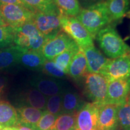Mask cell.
<instances>
[{
  "label": "cell",
  "instance_id": "obj_1",
  "mask_svg": "<svg viewBox=\"0 0 130 130\" xmlns=\"http://www.w3.org/2000/svg\"><path fill=\"white\" fill-rule=\"evenodd\" d=\"M76 18L93 39L101 29L112 23L104 1L81 9Z\"/></svg>",
  "mask_w": 130,
  "mask_h": 130
},
{
  "label": "cell",
  "instance_id": "obj_33",
  "mask_svg": "<svg viewBox=\"0 0 130 130\" xmlns=\"http://www.w3.org/2000/svg\"><path fill=\"white\" fill-rule=\"evenodd\" d=\"M9 79L7 76L0 74V98L3 96L7 89Z\"/></svg>",
  "mask_w": 130,
  "mask_h": 130
},
{
  "label": "cell",
  "instance_id": "obj_9",
  "mask_svg": "<svg viewBox=\"0 0 130 130\" xmlns=\"http://www.w3.org/2000/svg\"><path fill=\"white\" fill-rule=\"evenodd\" d=\"M75 43L71 37L61 30L56 37L45 42L41 50V53L47 60H53Z\"/></svg>",
  "mask_w": 130,
  "mask_h": 130
},
{
  "label": "cell",
  "instance_id": "obj_16",
  "mask_svg": "<svg viewBox=\"0 0 130 130\" xmlns=\"http://www.w3.org/2000/svg\"><path fill=\"white\" fill-rule=\"evenodd\" d=\"M87 73L88 71L85 54L83 48L79 47V50L71 61L68 68V74L73 79L79 80L83 78Z\"/></svg>",
  "mask_w": 130,
  "mask_h": 130
},
{
  "label": "cell",
  "instance_id": "obj_30",
  "mask_svg": "<svg viewBox=\"0 0 130 130\" xmlns=\"http://www.w3.org/2000/svg\"><path fill=\"white\" fill-rule=\"evenodd\" d=\"M41 71L50 77L56 79L63 78L67 75L61 69H60L53 60H46L42 66Z\"/></svg>",
  "mask_w": 130,
  "mask_h": 130
},
{
  "label": "cell",
  "instance_id": "obj_40",
  "mask_svg": "<svg viewBox=\"0 0 130 130\" xmlns=\"http://www.w3.org/2000/svg\"><path fill=\"white\" fill-rule=\"evenodd\" d=\"M128 55H129V56H130V52H129V53H128Z\"/></svg>",
  "mask_w": 130,
  "mask_h": 130
},
{
  "label": "cell",
  "instance_id": "obj_4",
  "mask_svg": "<svg viewBox=\"0 0 130 130\" xmlns=\"http://www.w3.org/2000/svg\"><path fill=\"white\" fill-rule=\"evenodd\" d=\"M84 78V89L86 96L92 102L99 104L107 103L108 80L103 75L89 73Z\"/></svg>",
  "mask_w": 130,
  "mask_h": 130
},
{
  "label": "cell",
  "instance_id": "obj_3",
  "mask_svg": "<svg viewBox=\"0 0 130 130\" xmlns=\"http://www.w3.org/2000/svg\"><path fill=\"white\" fill-rule=\"evenodd\" d=\"M14 28V44L24 50L41 52L46 38L32 21H29Z\"/></svg>",
  "mask_w": 130,
  "mask_h": 130
},
{
  "label": "cell",
  "instance_id": "obj_17",
  "mask_svg": "<svg viewBox=\"0 0 130 130\" xmlns=\"http://www.w3.org/2000/svg\"><path fill=\"white\" fill-rule=\"evenodd\" d=\"M18 124L35 129L43 115L42 110L29 106H23L17 110Z\"/></svg>",
  "mask_w": 130,
  "mask_h": 130
},
{
  "label": "cell",
  "instance_id": "obj_26",
  "mask_svg": "<svg viewBox=\"0 0 130 130\" xmlns=\"http://www.w3.org/2000/svg\"><path fill=\"white\" fill-rule=\"evenodd\" d=\"M59 9L64 15L76 17L81 11L80 5L78 0H53Z\"/></svg>",
  "mask_w": 130,
  "mask_h": 130
},
{
  "label": "cell",
  "instance_id": "obj_13",
  "mask_svg": "<svg viewBox=\"0 0 130 130\" xmlns=\"http://www.w3.org/2000/svg\"><path fill=\"white\" fill-rule=\"evenodd\" d=\"M30 83L45 96H52L63 93V83L54 78L36 76L31 79Z\"/></svg>",
  "mask_w": 130,
  "mask_h": 130
},
{
  "label": "cell",
  "instance_id": "obj_6",
  "mask_svg": "<svg viewBox=\"0 0 130 130\" xmlns=\"http://www.w3.org/2000/svg\"><path fill=\"white\" fill-rule=\"evenodd\" d=\"M0 14L6 23L16 28L29 21H32L35 13L23 6L0 3Z\"/></svg>",
  "mask_w": 130,
  "mask_h": 130
},
{
  "label": "cell",
  "instance_id": "obj_31",
  "mask_svg": "<svg viewBox=\"0 0 130 130\" xmlns=\"http://www.w3.org/2000/svg\"><path fill=\"white\" fill-rule=\"evenodd\" d=\"M57 116L48 111H43V115L33 130H50L56 121Z\"/></svg>",
  "mask_w": 130,
  "mask_h": 130
},
{
  "label": "cell",
  "instance_id": "obj_8",
  "mask_svg": "<svg viewBox=\"0 0 130 130\" xmlns=\"http://www.w3.org/2000/svg\"><path fill=\"white\" fill-rule=\"evenodd\" d=\"M100 105L95 102H87L77 113L75 130H100L98 126Z\"/></svg>",
  "mask_w": 130,
  "mask_h": 130
},
{
  "label": "cell",
  "instance_id": "obj_28",
  "mask_svg": "<svg viewBox=\"0 0 130 130\" xmlns=\"http://www.w3.org/2000/svg\"><path fill=\"white\" fill-rule=\"evenodd\" d=\"M14 28L10 25L0 26V49L14 45Z\"/></svg>",
  "mask_w": 130,
  "mask_h": 130
},
{
  "label": "cell",
  "instance_id": "obj_36",
  "mask_svg": "<svg viewBox=\"0 0 130 130\" xmlns=\"http://www.w3.org/2000/svg\"><path fill=\"white\" fill-rule=\"evenodd\" d=\"M6 25H9L6 23V22L4 21V19H3L2 16H1V14H0V26H6Z\"/></svg>",
  "mask_w": 130,
  "mask_h": 130
},
{
  "label": "cell",
  "instance_id": "obj_11",
  "mask_svg": "<svg viewBox=\"0 0 130 130\" xmlns=\"http://www.w3.org/2000/svg\"><path fill=\"white\" fill-rule=\"evenodd\" d=\"M130 92V78L108 81L107 103L120 105Z\"/></svg>",
  "mask_w": 130,
  "mask_h": 130
},
{
  "label": "cell",
  "instance_id": "obj_20",
  "mask_svg": "<svg viewBox=\"0 0 130 130\" xmlns=\"http://www.w3.org/2000/svg\"><path fill=\"white\" fill-rule=\"evenodd\" d=\"M104 2L112 22L124 17L130 6V0H105Z\"/></svg>",
  "mask_w": 130,
  "mask_h": 130
},
{
  "label": "cell",
  "instance_id": "obj_22",
  "mask_svg": "<svg viewBox=\"0 0 130 130\" xmlns=\"http://www.w3.org/2000/svg\"><path fill=\"white\" fill-rule=\"evenodd\" d=\"M18 125V113L9 102L0 101V125L3 128L14 127Z\"/></svg>",
  "mask_w": 130,
  "mask_h": 130
},
{
  "label": "cell",
  "instance_id": "obj_2",
  "mask_svg": "<svg viewBox=\"0 0 130 130\" xmlns=\"http://www.w3.org/2000/svg\"><path fill=\"white\" fill-rule=\"evenodd\" d=\"M95 39L102 51L111 59L125 56L130 52V47L111 24L101 29Z\"/></svg>",
  "mask_w": 130,
  "mask_h": 130
},
{
  "label": "cell",
  "instance_id": "obj_27",
  "mask_svg": "<svg viewBox=\"0 0 130 130\" xmlns=\"http://www.w3.org/2000/svg\"><path fill=\"white\" fill-rule=\"evenodd\" d=\"M26 4L36 10L46 13L60 14L53 0H23Z\"/></svg>",
  "mask_w": 130,
  "mask_h": 130
},
{
  "label": "cell",
  "instance_id": "obj_38",
  "mask_svg": "<svg viewBox=\"0 0 130 130\" xmlns=\"http://www.w3.org/2000/svg\"><path fill=\"white\" fill-rule=\"evenodd\" d=\"M127 16H128L129 18H130V12L128 13H127Z\"/></svg>",
  "mask_w": 130,
  "mask_h": 130
},
{
  "label": "cell",
  "instance_id": "obj_25",
  "mask_svg": "<svg viewBox=\"0 0 130 130\" xmlns=\"http://www.w3.org/2000/svg\"><path fill=\"white\" fill-rule=\"evenodd\" d=\"M77 113L60 114L50 130H75Z\"/></svg>",
  "mask_w": 130,
  "mask_h": 130
},
{
  "label": "cell",
  "instance_id": "obj_34",
  "mask_svg": "<svg viewBox=\"0 0 130 130\" xmlns=\"http://www.w3.org/2000/svg\"><path fill=\"white\" fill-rule=\"evenodd\" d=\"M81 1L83 2V4H84V6L87 7L89 6L96 4V3L102 2L103 1V0H81Z\"/></svg>",
  "mask_w": 130,
  "mask_h": 130
},
{
  "label": "cell",
  "instance_id": "obj_15",
  "mask_svg": "<svg viewBox=\"0 0 130 130\" xmlns=\"http://www.w3.org/2000/svg\"><path fill=\"white\" fill-rule=\"evenodd\" d=\"M46 59L41 52L21 48L19 55L18 64L32 71H41Z\"/></svg>",
  "mask_w": 130,
  "mask_h": 130
},
{
  "label": "cell",
  "instance_id": "obj_23",
  "mask_svg": "<svg viewBox=\"0 0 130 130\" xmlns=\"http://www.w3.org/2000/svg\"><path fill=\"white\" fill-rule=\"evenodd\" d=\"M79 46L77 43H74L63 53L57 56L53 61L60 69L63 71L66 74H68V68L71 61L79 50Z\"/></svg>",
  "mask_w": 130,
  "mask_h": 130
},
{
  "label": "cell",
  "instance_id": "obj_5",
  "mask_svg": "<svg viewBox=\"0 0 130 130\" xmlns=\"http://www.w3.org/2000/svg\"><path fill=\"white\" fill-rule=\"evenodd\" d=\"M61 30L67 34L81 48L93 45V38L76 17L62 13L59 16Z\"/></svg>",
  "mask_w": 130,
  "mask_h": 130
},
{
  "label": "cell",
  "instance_id": "obj_12",
  "mask_svg": "<svg viewBox=\"0 0 130 130\" xmlns=\"http://www.w3.org/2000/svg\"><path fill=\"white\" fill-rule=\"evenodd\" d=\"M89 73L102 74L111 58H107L94 45L83 48Z\"/></svg>",
  "mask_w": 130,
  "mask_h": 130
},
{
  "label": "cell",
  "instance_id": "obj_35",
  "mask_svg": "<svg viewBox=\"0 0 130 130\" xmlns=\"http://www.w3.org/2000/svg\"><path fill=\"white\" fill-rule=\"evenodd\" d=\"M16 128V130H33L31 128L27 127V126H24V125H17L16 126H14Z\"/></svg>",
  "mask_w": 130,
  "mask_h": 130
},
{
  "label": "cell",
  "instance_id": "obj_21",
  "mask_svg": "<svg viewBox=\"0 0 130 130\" xmlns=\"http://www.w3.org/2000/svg\"><path fill=\"white\" fill-rule=\"evenodd\" d=\"M62 96L61 113H77L85 104L78 94L74 91H63Z\"/></svg>",
  "mask_w": 130,
  "mask_h": 130
},
{
  "label": "cell",
  "instance_id": "obj_7",
  "mask_svg": "<svg viewBox=\"0 0 130 130\" xmlns=\"http://www.w3.org/2000/svg\"><path fill=\"white\" fill-rule=\"evenodd\" d=\"M59 16L60 14L46 13L37 11L35 13L32 22L46 39L50 40L61 31Z\"/></svg>",
  "mask_w": 130,
  "mask_h": 130
},
{
  "label": "cell",
  "instance_id": "obj_19",
  "mask_svg": "<svg viewBox=\"0 0 130 130\" xmlns=\"http://www.w3.org/2000/svg\"><path fill=\"white\" fill-rule=\"evenodd\" d=\"M21 48L13 45L0 49V71H5L18 64Z\"/></svg>",
  "mask_w": 130,
  "mask_h": 130
},
{
  "label": "cell",
  "instance_id": "obj_37",
  "mask_svg": "<svg viewBox=\"0 0 130 130\" xmlns=\"http://www.w3.org/2000/svg\"><path fill=\"white\" fill-rule=\"evenodd\" d=\"M3 130H16V128L14 127H6V128H3Z\"/></svg>",
  "mask_w": 130,
  "mask_h": 130
},
{
  "label": "cell",
  "instance_id": "obj_18",
  "mask_svg": "<svg viewBox=\"0 0 130 130\" xmlns=\"http://www.w3.org/2000/svg\"><path fill=\"white\" fill-rule=\"evenodd\" d=\"M20 100L25 104V106L33 107L40 110H46L47 98L36 89H29L22 92L21 95Z\"/></svg>",
  "mask_w": 130,
  "mask_h": 130
},
{
  "label": "cell",
  "instance_id": "obj_14",
  "mask_svg": "<svg viewBox=\"0 0 130 130\" xmlns=\"http://www.w3.org/2000/svg\"><path fill=\"white\" fill-rule=\"evenodd\" d=\"M119 105L105 103L100 105L98 126L100 130H115L118 127L117 111Z\"/></svg>",
  "mask_w": 130,
  "mask_h": 130
},
{
  "label": "cell",
  "instance_id": "obj_39",
  "mask_svg": "<svg viewBox=\"0 0 130 130\" xmlns=\"http://www.w3.org/2000/svg\"><path fill=\"white\" fill-rule=\"evenodd\" d=\"M3 126H1V125H0V130H3Z\"/></svg>",
  "mask_w": 130,
  "mask_h": 130
},
{
  "label": "cell",
  "instance_id": "obj_10",
  "mask_svg": "<svg viewBox=\"0 0 130 130\" xmlns=\"http://www.w3.org/2000/svg\"><path fill=\"white\" fill-rule=\"evenodd\" d=\"M102 75L108 81L130 78V56L128 54L110 59Z\"/></svg>",
  "mask_w": 130,
  "mask_h": 130
},
{
  "label": "cell",
  "instance_id": "obj_24",
  "mask_svg": "<svg viewBox=\"0 0 130 130\" xmlns=\"http://www.w3.org/2000/svg\"><path fill=\"white\" fill-rule=\"evenodd\" d=\"M117 118L118 126L123 130H130V92L124 102L119 105Z\"/></svg>",
  "mask_w": 130,
  "mask_h": 130
},
{
  "label": "cell",
  "instance_id": "obj_29",
  "mask_svg": "<svg viewBox=\"0 0 130 130\" xmlns=\"http://www.w3.org/2000/svg\"><path fill=\"white\" fill-rule=\"evenodd\" d=\"M62 93L50 96L47 100L46 111L56 116L61 113L62 110Z\"/></svg>",
  "mask_w": 130,
  "mask_h": 130
},
{
  "label": "cell",
  "instance_id": "obj_32",
  "mask_svg": "<svg viewBox=\"0 0 130 130\" xmlns=\"http://www.w3.org/2000/svg\"><path fill=\"white\" fill-rule=\"evenodd\" d=\"M0 3H3V4H12L19 5V6H23V7H25L26 8H27V9H30V10H31L32 12H33L34 13L37 12V10H36L35 9H32V8L30 6H28L27 4H26L23 0H0Z\"/></svg>",
  "mask_w": 130,
  "mask_h": 130
}]
</instances>
